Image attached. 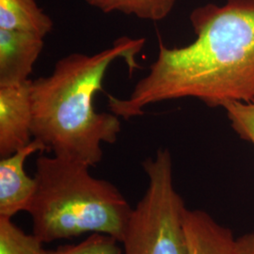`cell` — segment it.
I'll return each mask as SVG.
<instances>
[{"label":"cell","mask_w":254,"mask_h":254,"mask_svg":"<svg viewBox=\"0 0 254 254\" xmlns=\"http://www.w3.org/2000/svg\"><path fill=\"white\" fill-rule=\"evenodd\" d=\"M231 127L242 139L254 145V100L229 102L223 105Z\"/></svg>","instance_id":"4fadbf2b"},{"label":"cell","mask_w":254,"mask_h":254,"mask_svg":"<svg viewBox=\"0 0 254 254\" xmlns=\"http://www.w3.org/2000/svg\"><path fill=\"white\" fill-rule=\"evenodd\" d=\"M237 254H254V234H248L236 239Z\"/></svg>","instance_id":"5bb4252c"},{"label":"cell","mask_w":254,"mask_h":254,"mask_svg":"<svg viewBox=\"0 0 254 254\" xmlns=\"http://www.w3.org/2000/svg\"><path fill=\"white\" fill-rule=\"evenodd\" d=\"M86 164L60 156L37 158V189L28 209L32 234L44 244L102 234L121 243L133 208L112 183Z\"/></svg>","instance_id":"3957f363"},{"label":"cell","mask_w":254,"mask_h":254,"mask_svg":"<svg viewBox=\"0 0 254 254\" xmlns=\"http://www.w3.org/2000/svg\"><path fill=\"white\" fill-rule=\"evenodd\" d=\"M44 45L36 34L0 29V86L29 80Z\"/></svg>","instance_id":"52a82bcc"},{"label":"cell","mask_w":254,"mask_h":254,"mask_svg":"<svg viewBox=\"0 0 254 254\" xmlns=\"http://www.w3.org/2000/svg\"><path fill=\"white\" fill-rule=\"evenodd\" d=\"M105 13L118 11L150 21H161L173 10L176 0H85Z\"/></svg>","instance_id":"30bf717a"},{"label":"cell","mask_w":254,"mask_h":254,"mask_svg":"<svg viewBox=\"0 0 254 254\" xmlns=\"http://www.w3.org/2000/svg\"><path fill=\"white\" fill-rule=\"evenodd\" d=\"M190 19L196 40L174 48L159 41L157 59L129 97L109 95L112 113L128 120L151 104L188 97L210 108L254 100V0L208 3Z\"/></svg>","instance_id":"6da1fadb"},{"label":"cell","mask_w":254,"mask_h":254,"mask_svg":"<svg viewBox=\"0 0 254 254\" xmlns=\"http://www.w3.org/2000/svg\"><path fill=\"white\" fill-rule=\"evenodd\" d=\"M46 151V146L32 139L15 153L0 160V218H12L22 211L27 212L37 189L35 177L27 175L25 163L35 153Z\"/></svg>","instance_id":"8992f818"},{"label":"cell","mask_w":254,"mask_h":254,"mask_svg":"<svg viewBox=\"0 0 254 254\" xmlns=\"http://www.w3.org/2000/svg\"><path fill=\"white\" fill-rule=\"evenodd\" d=\"M145 39L121 37L99 53H73L55 64L48 76L31 80L32 136L46 152L94 167L103 159L102 144L118 140L122 124L114 113H99L94 96L103 90L109 66L123 59L130 73Z\"/></svg>","instance_id":"7a4b0ae2"},{"label":"cell","mask_w":254,"mask_h":254,"mask_svg":"<svg viewBox=\"0 0 254 254\" xmlns=\"http://www.w3.org/2000/svg\"><path fill=\"white\" fill-rule=\"evenodd\" d=\"M31 80L0 86V156L10 155L33 139Z\"/></svg>","instance_id":"5b68a950"},{"label":"cell","mask_w":254,"mask_h":254,"mask_svg":"<svg viewBox=\"0 0 254 254\" xmlns=\"http://www.w3.org/2000/svg\"><path fill=\"white\" fill-rule=\"evenodd\" d=\"M120 244L118 240L111 236L92 234L77 244L46 250V254H123V247Z\"/></svg>","instance_id":"7c38bea8"},{"label":"cell","mask_w":254,"mask_h":254,"mask_svg":"<svg viewBox=\"0 0 254 254\" xmlns=\"http://www.w3.org/2000/svg\"><path fill=\"white\" fill-rule=\"evenodd\" d=\"M44 243L27 234L12 218H0V254H46Z\"/></svg>","instance_id":"8fae6325"},{"label":"cell","mask_w":254,"mask_h":254,"mask_svg":"<svg viewBox=\"0 0 254 254\" xmlns=\"http://www.w3.org/2000/svg\"><path fill=\"white\" fill-rule=\"evenodd\" d=\"M184 230L189 254H237L233 233L202 210L186 208Z\"/></svg>","instance_id":"ba28073f"},{"label":"cell","mask_w":254,"mask_h":254,"mask_svg":"<svg viewBox=\"0 0 254 254\" xmlns=\"http://www.w3.org/2000/svg\"><path fill=\"white\" fill-rule=\"evenodd\" d=\"M53 21L35 0H0V29L21 31L45 38Z\"/></svg>","instance_id":"9c48e42d"},{"label":"cell","mask_w":254,"mask_h":254,"mask_svg":"<svg viewBox=\"0 0 254 254\" xmlns=\"http://www.w3.org/2000/svg\"><path fill=\"white\" fill-rule=\"evenodd\" d=\"M142 168L148 187L133 208L121 242L123 254H189L184 230L187 207L174 188L172 154L159 149Z\"/></svg>","instance_id":"277c9868"}]
</instances>
